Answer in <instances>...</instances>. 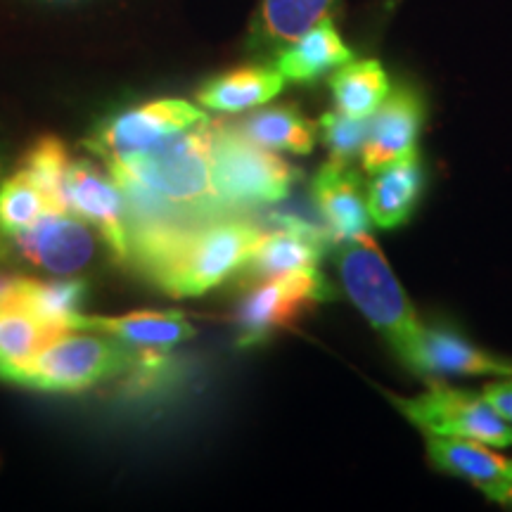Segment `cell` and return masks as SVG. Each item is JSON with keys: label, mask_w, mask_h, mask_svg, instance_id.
<instances>
[{"label": "cell", "mask_w": 512, "mask_h": 512, "mask_svg": "<svg viewBox=\"0 0 512 512\" xmlns=\"http://www.w3.org/2000/svg\"><path fill=\"white\" fill-rule=\"evenodd\" d=\"M235 124L249 140L273 152L311 155L316 147L318 126L306 119L294 105L264 107Z\"/></svg>", "instance_id": "cell-21"}, {"label": "cell", "mask_w": 512, "mask_h": 512, "mask_svg": "<svg viewBox=\"0 0 512 512\" xmlns=\"http://www.w3.org/2000/svg\"><path fill=\"white\" fill-rule=\"evenodd\" d=\"M285 76L268 64H249L209 79L197 91V102L214 112H245L278 98L285 88Z\"/></svg>", "instance_id": "cell-18"}, {"label": "cell", "mask_w": 512, "mask_h": 512, "mask_svg": "<svg viewBox=\"0 0 512 512\" xmlns=\"http://www.w3.org/2000/svg\"><path fill=\"white\" fill-rule=\"evenodd\" d=\"M337 268L347 297L387 339L396 356L418 375L425 325L418 320V313L370 233L339 245Z\"/></svg>", "instance_id": "cell-2"}, {"label": "cell", "mask_w": 512, "mask_h": 512, "mask_svg": "<svg viewBox=\"0 0 512 512\" xmlns=\"http://www.w3.org/2000/svg\"><path fill=\"white\" fill-rule=\"evenodd\" d=\"M420 377L430 375H496L512 377V361L465 342L456 332L427 328L422 332Z\"/></svg>", "instance_id": "cell-16"}, {"label": "cell", "mask_w": 512, "mask_h": 512, "mask_svg": "<svg viewBox=\"0 0 512 512\" xmlns=\"http://www.w3.org/2000/svg\"><path fill=\"white\" fill-rule=\"evenodd\" d=\"M422 121H425V102L415 88L399 86L389 91L373 119H368V136L361 150L363 169L375 174L396 159L418 152L415 143Z\"/></svg>", "instance_id": "cell-12"}, {"label": "cell", "mask_w": 512, "mask_h": 512, "mask_svg": "<svg viewBox=\"0 0 512 512\" xmlns=\"http://www.w3.org/2000/svg\"><path fill=\"white\" fill-rule=\"evenodd\" d=\"M330 91L337 112L354 119H370L392 91V86L377 60H351L337 67V72L330 76Z\"/></svg>", "instance_id": "cell-22"}, {"label": "cell", "mask_w": 512, "mask_h": 512, "mask_svg": "<svg viewBox=\"0 0 512 512\" xmlns=\"http://www.w3.org/2000/svg\"><path fill=\"white\" fill-rule=\"evenodd\" d=\"M62 332L67 330L46 323L27 306H0V370L27 361Z\"/></svg>", "instance_id": "cell-23"}, {"label": "cell", "mask_w": 512, "mask_h": 512, "mask_svg": "<svg viewBox=\"0 0 512 512\" xmlns=\"http://www.w3.org/2000/svg\"><path fill=\"white\" fill-rule=\"evenodd\" d=\"M389 399L422 434H444L482 441L486 446H512V425L484 396L446 384H432L425 394Z\"/></svg>", "instance_id": "cell-7"}, {"label": "cell", "mask_w": 512, "mask_h": 512, "mask_svg": "<svg viewBox=\"0 0 512 512\" xmlns=\"http://www.w3.org/2000/svg\"><path fill=\"white\" fill-rule=\"evenodd\" d=\"M259 235L249 221L211 216L131 254L128 264L169 297H200L247 266Z\"/></svg>", "instance_id": "cell-1"}, {"label": "cell", "mask_w": 512, "mask_h": 512, "mask_svg": "<svg viewBox=\"0 0 512 512\" xmlns=\"http://www.w3.org/2000/svg\"><path fill=\"white\" fill-rule=\"evenodd\" d=\"M72 164L69 147L64 140L55 136H41L34 145L24 152L19 169L27 174L36 188L46 195L50 209L55 214H69L67 211V171Z\"/></svg>", "instance_id": "cell-24"}, {"label": "cell", "mask_w": 512, "mask_h": 512, "mask_svg": "<svg viewBox=\"0 0 512 512\" xmlns=\"http://www.w3.org/2000/svg\"><path fill=\"white\" fill-rule=\"evenodd\" d=\"M67 211L98 228L114 259L126 264L128 233L124 197L114 178L88 159H72L67 171Z\"/></svg>", "instance_id": "cell-11"}, {"label": "cell", "mask_w": 512, "mask_h": 512, "mask_svg": "<svg viewBox=\"0 0 512 512\" xmlns=\"http://www.w3.org/2000/svg\"><path fill=\"white\" fill-rule=\"evenodd\" d=\"M320 133L328 147L330 162L349 166L363 150L368 136V119H354L342 112H328L320 117Z\"/></svg>", "instance_id": "cell-27"}, {"label": "cell", "mask_w": 512, "mask_h": 512, "mask_svg": "<svg viewBox=\"0 0 512 512\" xmlns=\"http://www.w3.org/2000/svg\"><path fill=\"white\" fill-rule=\"evenodd\" d=\"M332 297L335 292L318 268L259 280L235 309L238 347L247 349L264 344L275 332L294 328L306 313L318 304L330 302Z\"/></svg>", "instance_id": "cell-6"}, {"label": "cell", "mask_w": 512, "mask_h": 512, "mask_svg": "<svg viewBox=\"0 0 512 512\" xmlns=\"http://www.w3.org/2000/svg\"><path fill=\"white\" fill-rule=\"evenodd\" d=\"M136 347L110 335H76L67 330L27 361L0 370V382L53 394H79L95 384L124 377Z\"/></svg>", "instance_id": "cell-4"}, {"label": "cell", "mask_w": 512, "mask_h": 512, "mask_svg": "<svg viewBox=\"0 0 512 512\" xmlns=\"http://www.w3.org/2000/svg\"><path fill=\"white\" fill-rule=\"evenodd\" d=\"M482 396L512 425V377L486 384L482 389Z\"/></svg>", "instance_id": "cell-28"}, {"label": "cell", "mask_w": 512, "mask_h": 512, "mask_svg": "<svg viewBox=\"0 0 512 512\" xmlns=\"http://www.w3.org/2000/svg\"><path fill=\"white\" fill-rule=\"evenodd\" d=\"M88 297V283L81 278L69 280H27L22 294V306H27L31 313L46 320L57 328H67V323L76 313H81V306Z\"/></svg>", "instance_id": "cell-25"}, {"label": "cell", "mask_w": 512, "mask_h": 512, "mask_svg": "<svg viewBox=\"0 0 512 512\" xmlns=\"http://www.w3.org/2000/svg\"><path fill=\"white\" fill-rule=\"evenodd\" d=\"M69 330H91L117 337L136 349L169 351L176 344L195 337V328L181 311H133L126 316H76L67 323Z\"/></svg>", "instance_id": "cell-14"}, {"label": "cell", "mask_w": 512, "mask_h": 512, "mask_svg": "<svg viewBox=\"0 0 512 512\" xmlns=\"http://www.w3.org/2000/svg\"><path fill=\"white\" fill-rule=\"evenodd\" d=\"M46 214H55V211L50 209L46 195L22 169L0 183V233L10 235L34 226Z\"/></svg>", "instance_id": "cell-26"}, {"label": "cell", "mask_w": 512, "mask_h": 512, "mask_svg": "<svg viewBox=\"0 0 512 512\" xmlns=\"http://www.w3.org/2000/svg\"><path fill=\"white\" fill-rule=\"evenodd\" d=\"M422 183H425V176H422L418 152L375 171L366 200L375 226L389 230L411 219L413 209L418 207Z\"/></svg>", "instance_id": "cell-19"}, {"label": "cell", "mask_w": 512, "mask_h": 512, "mask_svg": "<svg viewBox=\"0 0 512 512\" xmlns=\"http://www.w3.org/2000/svg\"><path fill=\"white\" fill-rule=\"evenodd\" d=\"M207 119V114L190 105L188 100H150L102 119L91 136L83 140V147L107 162V159L143 150L159 140L188 131Z\"/></svg>", "instance_id": "cell-8"}, {"label": "cell", "mask_w": 512, "mask_h": 512, "mask_svg": "<svg viewBox=\"0 0 512 512\" xmlns=\"http://www.w3.org/2000/svg\"><path fill=\"white\" fill-rule=\"evenodd\" d=\"M27 280V275L0 271V306L22 304V294L24 287H27Z\"/></svg>", "instance_id": "cell-29"}, {"label": "cell", "mask_w": 512, "mask_h": 512, "mask_svg": "<svg viewBox=\"0 0 512 512\" xmlns=\"http://www.w3.org/2000/svg\"><path fill=\"white\" fill-rule=\"evenodd\" d=\"M209 121L176 133L143 150L107 159L112 178H131L155 195L183 207L226 214L211 185Z\"/></svg>", "instance_id": "cell-3"}, {"label": "cell", "mask_w": 512, "mask_h": 512, "mask_svg": "<svg viewBox=\"0 0 512 512\" xmlns=\"http://www.w3.org/2000/svg\"><path fill=\"white\" fill-rule=\"evenodd\" d=\"M271 221L278 228L259 235L247 266L242 268L247 280L259 283L285 273L318 268L325 247L332 242L328 230L294 214H273Z\"/></svg>", "instance_id": "cell-10"}, {"label": "cell", "mask_w": 512, "mask_h": 512, "mask_svg": "<svg viewBox=\"0 0 512 512\" xmlns=\"http://www.w3.org/2000/svg\"><path fill=\"white\" fill-rule=\"evenodd\" d=\"M311 200L323 216L330 240L337 245L368 233V202L363 200L361 181L349 166L335 162L320 166L311 183Z\"/></svg>", "instance_id": "cell-13"}, {"label": "cell", "mask_w": 512, "mask_h": 512, "mask_svg": "<svg viewBox=\"0 0 512 512\" xmlns=\"http://www.w3.org/2000/svg\"><path fill=\"white\" fill-rule=\"evenodd\" d=\"M427 456L432 465L448 475L467 479L482 486L512 482V458L486 448V444L463 437H444V434H425Z\"/></svg>", "instance_id": "cell-20"}, {"label": "cell", "mask_w": 512, "mask_h": 512, "mask_svg": "<svg viewBox=\"0 0 512 512\" xmlns=\"http://www.w3.org/2000/svg\"><path fill=\"white\" fill-rule=\"evenodd\" d=\"M0 171H3V164H0Z\"/></svg>", "instance_id": "cell-31"}, {"label": "cell", "mask_w": 512, "mask_h": 512, "mask_svg": "<svg viewBox=\"0 0 512 512\" xmlns=\"http://www.w3.org/2000/svg\"><path fill=\"white\" fill-rule=\"evenodd\" d=\"M0 259L22 261L48 275H74L95 259V238L79 216L46 214L34 226L0 233Z\"/></svg>", "instance_id": "cell-9"}, {"label": "cell", "mask_w": 512, "mask_h": 512, "mask_svg": "<svg viewBox=\"0 0 512 512\" xmlns=\"http://www.w3.org/2000/svg\"><path fill=\"white\" fill-rule=\"evenodd\" d=\"M273 60V67L285 76V81L316 83L332 69L354 60V53L337 34L332 19L325 17L302 38L280 50Z\"/></svg>", "instance_id": "cell-17"}, {"label": "cell", "mask_w": 512, "mask_h": 512, "mask_svg": "<svg viewBox=\"0 0 512 512\" xmlns=\"http://www.w3.org/2000/svg\"><path fill=\"white\" fill-rule=\"evenodd\" d=\"M482 491L486 498H491V501L501 503V505H505V508H512V482L482 486Z\"/></svg>", "instance_id": "cell-30"}, {"label": "cell", "mask_w": 512, "mask_h": 512, "mask_svg": "<svg viewBox=\"0 0 512 512\" xmlns=\"http://www.w3.org/2000/svg\"><path fill=\"white\" fill-rule=\"evenodd\" d=\"M209 169L214 195L226 207L273 204L290 195L299 171L273 150L256 145L235 121H209Z\"/></svg>", "instance_id": "cell-5"}, {"label": "cell", "mask_w": 512, "mask_h": 512, "mask_svg": "<svg viewBox=\"0 0 512 512\" xmlns=\"http://www.w3.org/2000/svg\"><path fill=\"white\" fill-rule=\"evenodd\" d=\"M335 8L337 0H261L249 27L247 50L275 57Z\"/></svg>", "instance_id": "cell-15"}]
</instances>
